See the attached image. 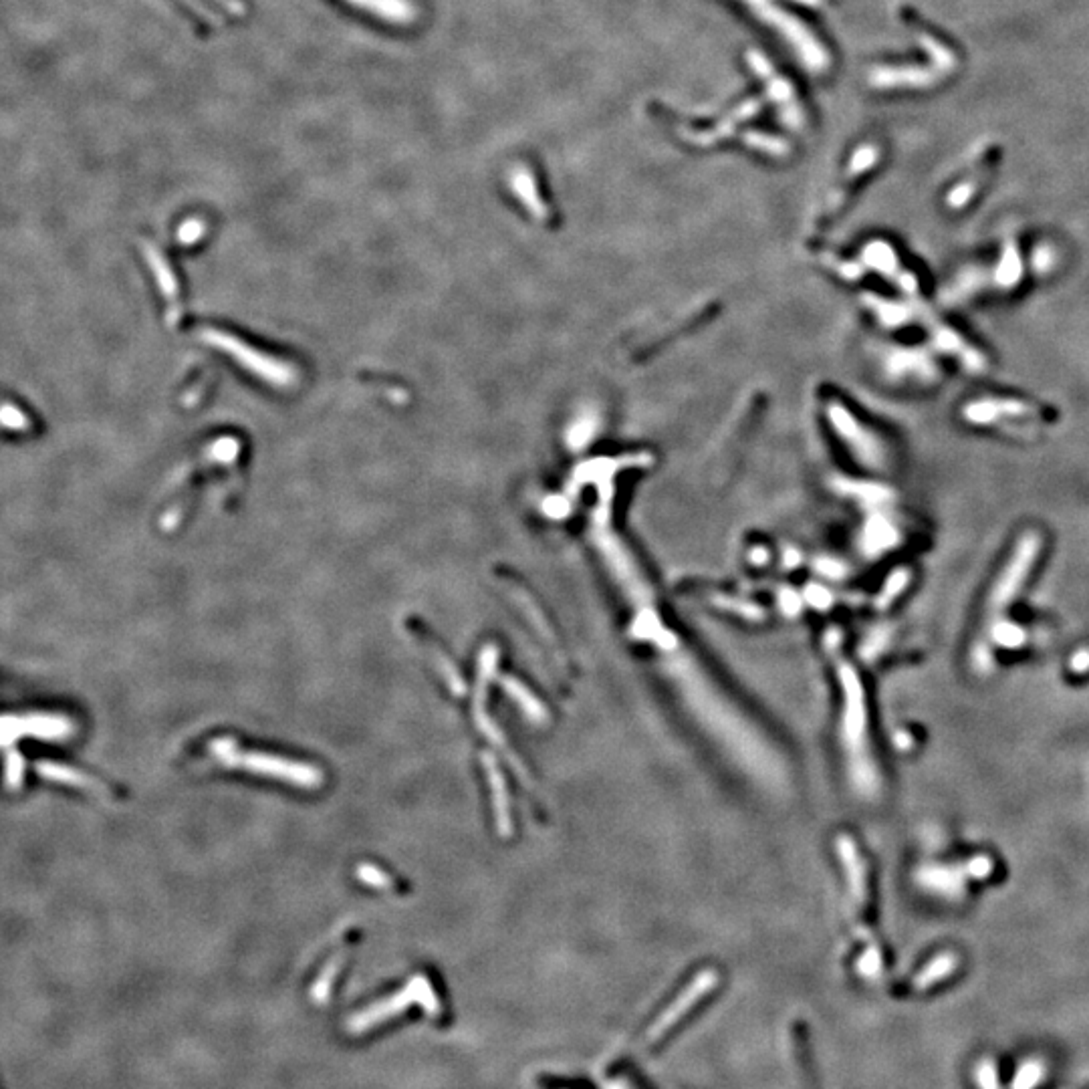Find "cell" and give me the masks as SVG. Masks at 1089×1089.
Segmentation results:
<instances>
[{
    "instance_id": "obj_1",
    "label": "cell",
    "mask_w": 1089,
    "mask_h": 1089,
    "mask_svg": "<svg viewBox=\"0 0 1089 1089\" xmlns=\"http://www.w3.org/2000/svg\"><path fill=\"white\" fill-rule=\"evenodd\" d=\"M412 1007H420L430 1017L442 1015V1003L432 987V981L426 975H416L404 985L402 991L353 1013L345 1023V1029L349 1031V1035H366L368 1031L396 1019L400 1013Z\"/></svg>"
},
{
    "instance_id": "obj_2",
    "label": "cell",
    "mask_w": 1089,
    "mask_h": 1089,
    "mask_svg": "<svg viewBox=\"0 0 1089 1089\" xmlns=\"http://www.w3.org/2000/svg\"><path fill=\"white\" fill-rule=\"evenodd\" d=\"M210 753L220 759L226 767H240L253 773L269 775L281 781H289L293 785L301 787H319L323 783V773L317 767L305 765V763H293L279 757L263 755V753H242L236 747V741L230 737L216 739L210 743Z\"/></svg>"
},
{
    "instance_id": "obj_3",
    "label": "cell",
    "mask_w": 1089,
    "mask_h": 1089,
    "mask_svg": "<svg viewBox=\"0 0 1089 1089\" xmlns=\"http://www.w3.org/2000/svg\"><path fill=\"white\" fill-rule=\"evenodd\" d=\"M204 337L206 341L214 343L216 347H222L224 351L232 353V357L242 363V366L253 370L257 376H261L263 380L267 382H273L277 386L281 384H287L289 378H291V372L285 368V363L277 361V359H269L267 355L259 353L255 347L247 345L245 341H240L238 337L234 335H228L220 329H204Z\"/></svg>"
},
{
    "instance_id": "obj_4",
    "label": "cell",
    "mask_w": 1089,
    "mask_h": 1089,
    "mask_svg": "<svg viewBox=\"0 0 1089 1089\" xmlns=\"http://www.w3.org/2000/svg\"><path fill=\"white\" fill-rule=\"evenodd\" d=\"M716 973L714 971H702L694 977V981L678 995V999L660 1015V1019L648 1029V1043H656L670 1027H674L684 1013H688L702 997H706L716 987Z\"/></svg>"
},
{
    "instance_id": "obj_5",
    "label": "cell",
    "mask_w": 1089,
    "mask_h": 1089,
    "mask_svg": "<svg viewBox=\"0 0 1089 1089\" xmlns=\"http://www.w3.org/2000/svg\"><path fill=\"white\" fill-rule=\"evenodd\" d=\"M839 680L845 694L843 731L852 745H860L866 735V702L860 678L852 666H839Z\"/></svg>"
},
{
    "instance_id": "obj_6",
    "label": "cell",
    "mask_w": 1089,
    "mask_h": 1089,
    "mask_svg": "<svg viewBox=\"0 0 1089 1089\" xmlns=\"http://www.w3.org/2000/svg\"><path fill=\"white\" fill-rule=\"evenodd\" d=\"M482 765H484V771H487V779H489V785H491V791H493L497 829H499V833L503 837H509L513 833V823H511V807H509V793H507L505 777H503V773H501V769L497 765V759L491 753L482 755Z\"/></svg>"
},
{
    "instance_id": "obj_7",
    "label": "cell",
    "mask_w": 1089,
    "mask_h": 1089,
    "mask_svg": "<svg viewBox=\"0 0 1089 1089\" xmlns=\"http://www.w3.org/2000/svg\"><path fill=\"white\" fill-rule=\"evenodd\" d=\"M345 3L394 25H410L418 17L410 0H345Z\"/></svg>"
},
{
    "instance_id": "obj_8",
    "label": "cell",
    "mask_w": 1089,
    "mask_h": 1089,
    "mask_svg": "<svg viewBox=\"0 0 1089 1089\" xmlns=\"http://www.w3.org/2000/svg\"><path fill=\"white\" fill-rule=\"evenodd\" d=\"M837 852H839L841 864L845 868L847 882H850V886H852V894H854L856 900L862 902L866 898V876H864V866H862V860H860V854H858V847H856V843L852 841L850 835H839Z\"/></svg>"
},
{
    "instance_id": "obj_9",
    "label": "cell",
    "mask_w": 1089,
    "mask_h": 1089,
    "mask_svg": "<svg viewBox=\"0 0 1089 1089\" xmlns=\"http://www.w3.org/2000/svg\"><path fill=\"white\" fill-rule=\"evenodd\" d=\"M501 684H503V688L509 692V696L525 710V714H527L533 722H545V720L549 718L545 704H543L541 700H537V698L533 696V692H531L527 686H523L517 678L507 676V678L501 680Z\"/></svg>"
},
{
    "instance_id": "obj_10",
    "label": "cell",
    "mask_w": 1089,
    "mask_h": 1089,
    "mask_svg": "<svg viewBox=\"0 0 1089 1089\" xmlns=\"http://www.w3.org/2000/svg\"><path fill=\"white\" fill-rule=\"evenodd\" d=\"M146 259H148V263L152 265V269H154V273L158 277V283L162 287L164 297L168 299L170 305H174V309H178L176 307V303H178V283H176V277H174L172 269L166 263V257L156 247L146 245Z\"/></svg>"
},
{
    "instance_id": "obj_11",
    "label": "cell",
    "mask_w": 1089,
    "mask_h": 1089,
    "mask_svg": "<svg viewBox=\"0 0 1089 1089\" xmlns=\"http://www.w3.org/2000/svg\"><path fill=\"white\" fill-rule=\"evenodd\" d=\"M345 950H339L321 971V975L317 977L315 985H313V991H311V997L317 1001V1003H325L327 997L331 995V989H333V983L341 971V966L345 962Z\"/></svg>"
},
{
    "instance_id": "obj_12",
    "label": "cell",
    "mask_w": 1089,
    "mask_h": 1089,
    "mask_svg": "<svg viewBox=\"0 0 1089 1089\" xmlns=\"http://www.w3.org/2000/svg\"><path fill=\"white\" fill-rule=\"evenodd\" d=\"M357 878L361 882H366L372 888H378V890H390L394 886L392 878L386 872H382L380 868L372 866V864L357 866Z\"/></svg>"
},
{
    "instance_id": "obj_13",
    "label": "cell",
    "mask_w": 1089,
    "mask_h": 1089,
    "mask_svg": "<svg viewBox=\"0 0 1089 1089\" xmlns=\"http://www.w3.org/2000/svg\"><path fill=\"white\" fill-rule=\"evenodd\" d=\"M950 968H952V962H950V958H946V956H940V958H936V960H934V962H932V964L928 966V971H924V973H922V975H920V977L916 979V987H918V989L930 987V985H932V983H934L936 979H942V977H946V975L950 973Z\"/></svg>"
},
{
    "instance_id": "obj_14",
    "label": "cell",
    "mask_w": 1089,
    "mask_h": 1089,
    "mask_svg": "<svg viewBox=\"0 0 1089 1089\" xmlns=\"http://www.w3.org/2000/svg\"><path fill=\"white\" fill-rule=\"evenodd\" d=\"M716 603H720L722 608L731 610V612H735V614H739V616H743L747 620H755V622L763 620V612L753 603H743V601H735V599H716Z\"/></svg>"
},
{
    "instance_id": "obj_15",
    "label": "cell",
    "mask_w": 1089,
    "mask_h": 1089,
    "mask_svg": "<svg viewBox=\"0 0 1089 1089\" xmlns=\"http://www.w3.org/2000/svg\"><path fill=\"white\" fill-rule=\"evenodd\" d=\"M979 1085H981V1089H1003L1001 1083H999L997 1071L989 1061L981 1063V1067H979Z\"/></svg>"
},
{
    "instance_id": "obj_16",
    "label": "cell",
    "mask_w": 1089,
    "mask_h": 1089,
    "mask_svg": "<svg viewBox=\"0 0 1089 1089\" xmlns=\"http://www.w3.org/2000/svg\"><path fill=\"white\" fill-rule=\"evenodd\" d=\"M202 232H204V224L200 220H188L186 224H182L178 236L186 245V242H194Z\"/></svg>"
},
{
    "instance_id": "obj_17",
    "label": "cell",
    "mask_w": 1089,
    "mask_h": 1089,
    "mask_svg": "<svg viewBox=\"0 0 1089 1089\" xmlns=\"http://www.w3.org/2000/svg\"><path fill=\"white\" fill-rule=\"evenodd\" d=\"M182 3L188 5V9L194 11L198 17H202L204 21H208V23H218V19L214 17V13H212L210 9H206V7L200 3V0H182Z\"/></svg>"
},
{
    "instance_id": "obj_18",
    "label": "cell",
    "mask_w": 1089,
    "mask_h": 1089,
    "mask_svg": "<svg viewBox=\"0 0 1089 1089\" xmlns=\"http://www.w3.org/2000/svg\"><path fill=\"white\" fill-rule=\"evenodd\" d=\"M214 3H218L222 9H226L228 13L232 15H242L245 13V7H242L238 0H214Z\"/></svg>"
}]
</instances>
